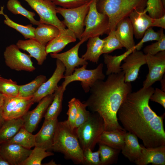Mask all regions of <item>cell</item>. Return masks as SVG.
Listing matches in <instances>:
<instances>
[{"instance_id":"47","label":"cell","mask_w":165,"mask_h":165,"mask_svg":"<svg viewBox=\"0 0 165 165\" xmlns=\"http://www.w3.org/2000/svg\"><path fill=\"white\" fill-rule=\"evenodd\" d=\"M151 27H157L165 29V15L157 18H152Z\"/></svg>"},{"instance_id":"17","label":"cell","mask_w":165,"mask_h":165,"mask_svg":"<svg viewBox=\"0 0 165 165\" xmlns=\"http://www.w3.org/2000/svg\"><path fill=\"white\" fill-rule=\"evenodd\" d=\"M57 118L46 120L35 135V146L47 151L52 150L54 135L58 123Z\"/></svg>"},{"instance_id":"45","label":"cell","mask_w":165,"mask_h":165,"mask_svg":"<svg viewBox=\"0 0 165 165\" xmlns=\"http://www.w3.org/2000/svg\"><path fill=\"white\" fill-rule=\"evenodd\" d=\"M56 6L65 8L79 7L91 2L93 0H51Z\"/></svg>"},{"instance_id":"27","label":"cell","mask_w":165,"mask_h":165,"mask_svg":"<svg viewBox=\"0 0 165 165\" xmlns=\"http://www.w3.org/2000/svg\"><path fill=\"white\" fill-rule=\"evenodd\" d=\"M88 40L86 51L82 57L86 61L97 64L100 56L102 54L104 39L97 36L90 38Z\"/></svg>"},{"instance_id":"25","label":"cell","mask_w":165,"mask_h":165,"mask_svg":"<svg viewBox=\"0 0 165 165\" xmlns=\"http://www.w3.org/2000/svg\"><path fill=\"white\" fill-rule=\"evenodd\" d=\"M126 132L124 128L110 131L104 130L100 136L98 143L121 151L124 144Z\"/></svg>"},{"instance_id":"7","label":"cell","mask_w":165,"mask_h":165,"mask_svg":"<svg viewBox=\"0 0 165 165\" xmlns=\"http://www.w3.org/2000/svg\"><path fill=\"white\" fill-rule=\"evenodd\" d=\"M91 2L74 8L57 7V13L64 18V20L61 21L62 23L68 29L72 31L77 38L80 40L84 30L85 20Z\"/></svg>"},{"instance_id":"2","label":"cell","mask_w":165,"mask_h":165,"mask_svg":"<svg viewBox=\"0 0 165 165\" xmlns=\"http://www.w3.org/2000/svg\"><path fill=\"white\" fill-rule=\"evenodd\" d=\"M108 76L105 81L96 82L90 90V96L83 103L102 118L104 130L123 129L118 122L117 112L127 95L132 92V86L131 82H125L122 71Z\"/></svg>"},{"instance_id":"28","label":"cell","mask_w":165,"mask_h":165,"mask_svg":"<svg viewBox=\"0 0 165 165\" xmlns=\"http://www.w3.org/2000/svg\"><path fill=\"white\" fill-rule=\"evenodd\" d=\"M60 30L51 25L40 23L35 28V39L42 45L47 44L59 34Z\"/></svg>"},{"instance_id":"26","label":"cell","mask_w":165,"mask_h":165,"mask_svg":"<svg viewBox=\"0 0 165 165\" xmlns=\"http://www.w3.org/2000/svg\"><path fill=\"white\" fill-rule=\"evenodd\" d=\"M22 118L5 120L0 127V144L7 142L24 126Z\"/></svg>"},{"instance_id":"55","label":"cell","mask_w":165,"mask_h":165,"mask_svg":"<svg viewBox=\"0 0 165 165\" xmlns=\"http://www.w3.org/2000/svg\"><path fill=\"white\" fill-rule=\"evenodd\" d=\"M1 77L0 75V77Z\"/></svg>"},{"instance_id":"5","label":"cell","mask_w":165,"mask_h":165,"mask_svg":"<svg viewBox=\"0 0 165 165\" xmlns=\"http://www.w3.org/2000/svg\"><path fill=\"white\" fill-rule=\"evenodd\" d=\"M105 130L102 118L97 112L90 113L88 120L75 129L80 145L84 150H93L98 143L100 136Z\"/></svg>"},{"instance_id":"50","label":"cell","mask_w":165,"mask_h":165,"mask_svg":"<svg viewBox=\"0 0 165 165\" xmlns=\"http://www.w3.org/2000/svg\"><path fill=\"white\" fill-rule=\"evenodd\" d=\"M5 120L2 116L0 112V127L2 124Z\"/></svg>"},{"instance_id":"35","label":"cell","mask_w":165,"mask_h":165,"mask_svg":"<svg viewBox=\"0 0 165 165\" xmlns=\"http://www.w3.org/2000/svg\"><path fill=\"white\" fill-rule=\"evenodd\" d=\"M101 165H108L117 163L121 150L99 143Z\"/></svg>"},{"instance_id":"6","label":"cell","mask_w":165,"mask_h":165,"mask_svg":"<svg viewBox=\"0 0 165 165\" xmlns=\"http://www.w3.org/2000/svg\"><path fill=\"white\" fill-rule=\"evenodd\" d=\"M96 3V0L92 1L85 19V28L81 39L86 41L90 38L99 36L109 32L108 18L106 15L97 11Z\"/></svg>"},{"instance_id":"13","label":"cell","mask_w":165,"mask_h":165,"mask_svg":"<svg viewBox=\"0 0 165 165\" xmlns=\"http://www.w3.org/2000/svg\"><path fill=\"white\" fill-rule=\"evenodd\" d=\"M85 41L84 40L81 39L74 46L64 53H50V56L52 58L59 60L64 65L65 68V76L72 75L76 67H78L79 66L87 65V61L82 57H79L78 54L80 46Z\"/></svg>"},{"instance_id":"37","label":"cell","mask_w":165,"mask_h":165,"mask_svg":"<svg viewBox=\"0 0 165 165\" xmlns=\"http://www.w3.org/2000/svg\"><path fill=\"white\" fill-rule=\"evenodd\" d=\"M115 30L110 31L108 36L103 39L102 54H109L116 50L122 49L123 47L116 36Z\"/></svg>"},{"instance_id":"20","label":"cell","mask_w":165,"mask_h":165,"mask_svg":"<svg viewBox=\"0 0 165 165\" xmlns=\"http://www.w3.org/2000/svg\"><path fill=\"white\" fill-rule=\"evenodd\" d=\"M16 45L20 49L26 51L31 57L35 58L37 64L41 65L46 60L47 55L46 46L35 39H29L27 40H18Z\"/></svg>"},{"instance_id":"43","label":"cell","mask_w":165,"mask_h":165,"mask_svg":"<svg viewBox=\"0 0 165 165\" xmlns=\"http://www.w3.org/2000/svg\"><path fill=\"white\" fill-rule=\"evenodd\" d=\"M76 99L75 98H73L68 102V109L67 113L68 115L67 121L72 130L75 129V122L77 113Z\"/></svg>"},{"instance_id":"32","label":"cell","mask_w":165,"mask_h":165,"mask_svg":"<svg viewBox=\"0 0 165 165\" xmlns=\"http://www.w3.org/2000/svg\"><path fill=\"white\" fill-rule=\"evenodd\" d=\"M7 142L16 144L31 149L35 146V135L33 134L23 127Z\"/></svg>"},{"instance_id":"4","label":"cell","mask_w":165,"mask_h":165,"mask_svg":"<svg viewBox=\"0 0 165 165\" xmlns=\"http://www.w3.org/2000/svg\"><path fill=\"white\" fill-rule=\"evenodd\" d=\"M147 0H98L96 3L97 11L106 15L109 20V32L116 30L118 23L129 17L135 10L143 12Z\"/></svg>"},{"instance_id":"30","label":"cell","mask_w":165,"mask_h":165,"mask_svg":"<svg viewBox=\"0 0 165 165\" xmlns=\"http://www.w3.org/2000/svg\"><path fill=\"white\" fill-rule=\"evenodd\" d=\"M64 91L62 85L58 86L53 94V101L45 114L44 116L45 119L57 118L62 109L63 94Z\"/></svg>"},{"instance_id":"39","label":"cell","mask_w":165,"mask_h":165,"mask_svg":"<svg viewBox=\"0 0 165 165\" xmlns=\"http://www.w3.org/2000/svg\"><path fill=\"white\" fill-rule=\"evenodd\" d=\"M144 11L148 12V15L153 19L160 17L165 15V9L161 0H147Z\"/></svg>"},{"instance_id":"31","label":"cell","mask_w":165,"mask_h":165,"mask_svg":"<svg viewBox=\"0 0 165 165\" xmlns=\"http://www.w3.org/2000/svg\"><path fill=\"white\" fill-rule=\"evenodd\" d=\"M4 6H1L0 15H3L5 18L4 20L5 24L21 34L25 39H35V28L31 24L24 25L16 23L9 18L6 14L4 13Z\"/></svg>"},{"instance_id":"36","label":"cell","mask_w":165,"mask_h":165,"mask_svg":"<svg viewBox=\"0 0 165 165\" xmlns=\"http://www.w3.org/2000/svg\"><path fill=\"white\" fill-rule=\"evenodd\" d=\"M53 155L54 153L50 151L35 146L21 165H41L42 162L45 158Z\"/></svg>"},{"instance_id":"34","label":"cell","mask_w":165,"mask_h":165,"mask_svg":"<svg viewBox=\"0 0 165 165\" xmlns=\"http://www.w3.org/2000/svg\"><path fill=\"white\" fill-rule=\"evenodd\" d=\"M8 10L14 14L21 15L26 17L33 25H38L40 23L34 18L35 13L26 9L18 0H8L6 4Z\"/></svg>"},{"instance_id":"40","label":"cell","mask_w":165,"mask_h":165,"mask_svg":"<svg viewBox=\"0 0 165 165\" xmlns=\"http://www.w3.org/2000/svg\"><path fill=\"white\" fill-rule=\"evenodd\" d=\"M160 31V35L159 39L156 42L146 46L144 48L143 52L145 54L155 55L160 52L165 51V35L163 29H161Z\"/></svg>"},{"instance_id":"18","label":"cell","mask_w":165,"mask_h":165,"mask_svg":"<svg viewBox=\"0 0 165 165\" xmlns=\"http://www.w3.org/2000/svg\"><path fill=\"white\" fill-rule=\"evenodd\" d=\"M0 155L10 165H21L32 151L13 143L6 142L0 144Z\"/></svg>"},{"instance_id":"38","label":"cell","mask_w":165,"mask_h":165,"mask_svg":"<svg viewBox=\"0 0 165 165\" xmlns=\"http://www.w3.org/2000/svg\"><path fill=\"white\" fill-rule=\"evenodd\" d=\"M19 85L11 79L0 77V93L3 95L17 97L19 93Z\"/></svg>"},{"instance_id":"19","label":"cell","mask_w":165,"mask_h":165,"mask_svg":"<svg viewBox=\"0 0 165 165\" xmlns=\"http://www.w3.org/2000/svg\"><path fill=\"white\" fill-rule=\"evenodd\" d=\"M141 155L134 163L137 165H165V145L154 148H146L141 145Z\"/></svg>"},{"instance_id":"3","label":"cell","mask_w":165,"mask_h":165,"mask_svg":"<svg viewBox=\"0 0 165 165\" xmlns=\"http://www.w3.org/2000/svg\"><path fill=\"white\" fill-rule=\"evenodd\" d=\"M52 150L63 153L65 158L76 164H84L83 150L75 131L67 120L58 122L54 135Z\"/></svg>"},{"instance_id":"42","label":"cell","mask_w":165,"mask_h":165,"mask_svg":"<svg viewBox=\"0 0 165 165\" xmlns=\"http://www.w3.org/2000/svg\"><path fill=\"white\" fill-rule=\"evenodd\" d=\"M151 27L147 29L145 32L141 40L134 46L135 49L140 50L142 47L144 43L149 41H158L160 37V30L157 32L155 31Z\"/></svg>"},{"instance_id":"44","label":"cell","mask_w":165,"mask_h":165,"mask_svg":"<svg viewBox=\"0 0 165 165\" xmlns=\"http://www.w3.org/2000/svg\"><path fill=\"white\" fill-rule=\"evenodd\" d=\"M84 164L89 165H101L99 152L98 150L93 152L90 148L83 151Z\"/></svg>"},{"instance_id":"46","label":"cell","mask_w":165,"mask_h":165,"mask_svg":"<svg viewBox=\"0 0 165 165\" xmlns=\"http://www.w3.org/2000/svg\"><path fill=\"white\" fill-rule=\"evenodd\" d=\"M149 100L159 104L165 108V92L161 90L156 88Z\"/></svg>"},{"instance_id":"24","label":"cell","mask_w":165,"mask_h":165,"mask_svg":"<svg viewBox=\"0 0 165 165\" xmlns=\"http://www.w3.org/2000/svg\"><path fill=\"white\" fill-rule=\"evenodd\" d=\"M142 148L138 137L134 134L127 131L124 143L121 151L122 153L129 161L134 163L141 156Z\"/></svg>"},{"instance_id":"14","label":"cell","mask_w":165,"mask_h":165,"mask_svg":"<svg viewBox=\"0 0 165 165\" xmlns=\"http://www.w3.org/2000/svg\"><path fill=\"white\" fill-rule=\"evenodd\" d=\"M121 65L122 71L124 74L126 82L135 81L138 78L141 67L146 64V55L143 53L136 49L123 60Z\"/></svg>"},{"instance_id":"9","label":"cell","mask_w":165,"mask_h":165,"mask_svg":"<svg viewBox=\"0 0 165 165\" xmlns=\"http://www.w3.org/2000/svg\"><path fill=\"white\" fill-rule=\"evenodd\" d=\"M34 104L32 97H12L2 94L0 112L5 120L22 118Z\"/></svg>"},{"instance_id":"8","label":"cell","mask_w":165,"mask_h":165,"mask_svg":"<svg viewBox=\"0 0 165 165\" xmlns=\"http://www.w3.org/2000/svg\"><path fill=\"white\" fill-rule=\"evenodd\" d=\"M86 67L87 65H84L80 68H75L72 75L64 76V80L61 85L64 91L70 83L74 81H79L81 82V86L84 92L88 93L96 81L98 80H104L105 76L103 72V63H100L93 69H86Z\"/></svg>"},{"instance_id":"48","label":"cell","mask_w":165,"mask_h":165,"mask_svg":"<svg viewBox=\"0 0 165 165\" xmlns=\"http://www.w3.org/2000/svg\"><path fill=\"white\" fill-rule=\"evenodd\" d=\"M0 165H10L9 163L0 154Z\"/></svg>"},{"instance_id":"16","label":"cell","mask_w":165,"mask_h":165,"mask_svg":"<svg viewBox=\"0 0 165 165\" xmlns=\"http://www.w3.org/2000/svg\"><path fill=\"white\" fill-rule=\"evenodd\" d=\"M53 94L43 98L34 109L28 111L22 117L24 122L23 127L29 132L32 133L36 129L53 101Z\"/></svg>"},{"instance_id":"22","label":"cell","mask_w":165,"mask_h":165,"mask_svg":"<svg viewBox=\"0 0 165 165\" xmlns=\"http://www.w3.org/2000/svg\"><path fill=\"white\" fill-rule=\"evenodd\" d=\"M146 12L135 10L130 15L129 18L131 23L134 35L136 39L142 38L146 31L151 27L152 19Z\"/></svg>"},{"instance_id":"21","label":"cell","mask_w":165,"mask_h":165,"mask_svg":"<svg viewBox=\"0 0 165 165\" xmlns=\"http://www.w3.org/2000/svg\"><path fill=\"white\" fill-rule=\"evenodd\" d=\"M115 32L118 39L127 50L134 47L135 44L133 37V28L128 17L123 19L118 23Z\"/></svg>"},{"instance_id":"49","label":"cell","mask_w":165,"mask_h":165,"mask_svg":"<svg viewBox=\"0 0 165 165\" xmlns=\"http://www.w3.org/2000/svg\"><path fill=\"white\" fill-rule=\"evenodd\" d=\"M165 74L160 80L161 83V90L165 92Z\"/></svg>"},{"instance_id":"41","label":"cell","mask_w":165,"mask_h":165,"mask_svg":"<svg viewBox=\"0 0 165 165\" xmlns=\"http://www.w3.org/2000/svg\"><path fill=\"white\" fill-rule=\"evenodd\" d=\"M77 113L75 122V129L77 128L88 119L90 112L86 110L87 106L78 99H76Z\"/></svg>"},{"instance_id":"54","label":"cell","mask_w":165,"mask_h":165,"mask_svg":"<svg viewBox=\"0 0 165 165\" xmlns=\"http://www.w3.org/2000/svg\"></svg>"},{"instance_id":"1","label":"cell","mask_w":165,"mask_h":165,"mask_svg":"<svg viewBox=\"0 0 165 165\" xmlns=\"http://www.w3.org/2000/svg\"><path fill=\"white\" fill-rule=\"evenodd\" d=\"M154 90L151 86L129 93L117 114L123 128L140 138L146 148L165 145V113L157 115L149 104Z\"/></svg>"},{"instance_id":"11","label":"cell","mask_w":165,"mask_h":165,"mask_svg":"<svg viewBox=\"0 0 165 165\" xmlns=\"http://www.w3.org/2000/svg\"><path fill=\"white\" fill-rule=\"evenodd\" d=\"M3 55L6 65L11 69L32 72L35 69L31 57L21 51L16 45L7 46Z\"/></svg>"},{"instance_id":"15","label":"cell","mask_w":165,"mask_h":165,"mask_svg":"<svg viewBox=\"0 0 165 165\" xmlns=\"http://www.w3.org/2000/svg\"><path fill=\"white\" fill-rule=\"evenodd\" d=\"M56 67L52 76L40 86L32 97L33 102H38L46 96L53 94L57 89L58 84L62 79L64 78L65 68L63 63L57 59Z\"/></svg>"},{"instance_id":"51","label":"cell","mask_w":165,"mask_h":165,"mask_svg":"<svg viewBox=\"0 0 165 165\" xmlns=\"http://www.w3.org/2000/svg\"><path fill=\"white\" fill-rule=\"evenodd\" d=\"M162 5L164 9H165V0H161Z\"/></svg>"},{"instance_id":"23","label":"cell","mask_w":165,"mask_h":165,"mask_svg":"<svg viewBox=\"0 0 165 165\" xmlns=\"http://www.w3.org/2000/svg\"><path fill=\"white\" fill-rule=\"evenodd\" d=\"M77 38L74 33L69 29L60 31L59 35L50 41L46 46V52L57 53L61 51L68 44L75 42Z\"/></svg>"},{"instance_id":"12","label":"cell","mask_w":165,"mask_h":165,"mask_svg":"<svg viewBox=\"0 0 165 165\" xmlns=\"http://www.w3.org/2000/svg\"><path fill=\"white\" fill-rule=\"evenodd\" d=\"M148 72L143 82V87L151 86L155 82L160 81L165 72V51L155 55L145 54Z\"/></svg>"},{"instance_id":"33","label":"cell","mask_w":165,"mask_h":165,"mask_svg":"<svg viewBox=\"0 0 165 165\" xmlns=\"http://www.w3.org/2000/svg\"><path fill=\"white\" fill-rule=\"evenodd\" d=\"M47 80L44 75H39L34 79L26 84L19 85L18 97H30L37 91L41 85Z\"/></svg>"},{"instance_id":"29","label":"cell","mask_w":165,"mask_h":165,"mask_svg":"<svg viewBox=\"0 0 165 165\" xmlns=\"http://www.w3.org/2000/svg\"><path fill=\"white\" fill-rule=\"evenodd\" d=\"M135 49L134 47L127 50L123 54L118 56H112L108 54H104V62L107 68L106 75H108L112 74H117L121 72V64L122 62Z\"/></svg>"},{"instance_id":"52","label":"cell","mask_w":165,"mask_h":165,"mask_svg":"<svg viewBox=\"0 0 165 165\" xmlns=\"http://www.w3.org/2000/svg\"><path fill=\"white\" fill-rule=\"evenodd\" d=\"M2 94L0 93V106L2 101Z\"/></svg>"},{"instance_id":"53","label":"cell","mask_w":165,"mask_h":165,"mask_svg":"<svg viewBox=\"0 0 165 165\" xmlns=\"http://www.w3.org/2000/svg\"><path fill=\"white\" fill-rule=\"evenodd\" d=\"M98 0H96L97 2L98 1Z\"/></svg>"},{"instance_id":"10","label":"cell","mask_w":165,"mask_h":165,"mask_svg":"<svg viewBox=\"0 0 165 165\" xmlns=\"http://www.w3.org/2000/svg\"><path fill=\"white\" fill-rule=\"evenodd\" d=\"M38 15L40 23L55 26L60 31L66 27L57 17L56 6L51 0H23Z\"/></svg>"}]
</instances>
